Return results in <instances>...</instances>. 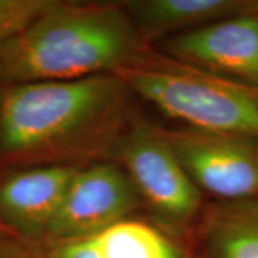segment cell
I'll use <instances>...</instances> for the list:
<instances>
[{
  "label": "cell",
  "instance_id": "cell-1",
  "mask_svg": "<svg viewBox=\"0 0 258 258\" xmlns=\"http://www.w3.org/2000/svg\"><path fill=\"white\" fill-rule=\"evenodd\" d=\"M132 96L116 74L0 85V169L113 155Z\"/></svg>",
  "mask_w": 258,
  "mask_h": 258
},
{
  "label": "cell",
  "instance_id": "cell-7",
  "mask_svg": "<svg viewBox=\"0 0 258 258\" xmlns=\"http://www.w3.org/2000/svg\"><path fill=\"white\" fill-rule=\"evenodd\" d=\"M154 50L207 74L258 86V9L165 37Z\"/></svg>",
  "mask_w": 258,
  "mask_h": 258
},
{
  "label": "cell",
  "instance_id": "cell-10",
  "mask_svg": "<svg viewBox=\"0 0 258 258\" xmlns=\"http://www.w3.org/2000/svg\"><path fill=\"white\" fill-rule=\"evenodd\" d=\"M120 3L147 43L258 9V0H125Z\"/></svg>",
  "mask_w": 258,
  "mask_h": 258
},
{
  "label": "cell",
  "instance_id": "cell-12",
  "mask_svg": "<svg viewBox=\"0 0 258 258\" xmlns=\"http://www.w3.org/2000/svg\"><path fill=\"white\" fill-rule=\"evenodd\" d=\"M55 0H0V52Z\"/></svg>",
  "mask_w": 258,
  "mask_h": 258
},
{
  "label": "cell",
  "instance_id": "cell-4",
  "mask_svg": "<svg viewBox=\"0 0 258 258\" xmlns=\"http://www.w3.org/2000/svg\"><path fill=\"white\" fill-rule=\"evenodd\" d=\"M112 157L126 171L142 205L161 230L178 240L198 222L207 205L204 194L185 171L162 129L132 119Z\"/></svg>",
  "mask_w": 258,
  "mask_h": 258
},
{
  "label": "cell",
  "instance_id": "cell-6",
  "mask_svg": "<svg viewBox=\"0 0 258 258\" xmlns=\"http://www.w3.org/2000/svg\"><path fill=\"white\" fill-rule=\"evenodd\" d=\"M141 207L135 186L116 161L79 165L43 245L91 237L132 218Z\"/></svg>",
  "mask_w": 258,
  "mask_h": 258
},
{
  "label": "cell",
  "instance_id": "cell-2",
  "mask_svg": "<svg viewBox=\"0 0 258 258\" xmlns=\"http://www.w3.org/2000/svg\"><path fill=\"white\" fill-rule=\"evenodd\" d=\"M148 43L120 2L55 0L0 52V85L116 74Z\"/></svg>",
  "mask_w": 258,
  "mask_h": 258
},
{
  "label": "cell",
  "instance_id": "cell-5",
  "mask_svg": "<svg viewBox=\"0 0 258 258\" xmlns=\"http://www.w3.org/2000/svg\"><path fill=\"white\" fill-rule=\"evenodd\" d=\"M162 131L201 192L215 201L258 198V139L185 126Z\"/></svg>",
  "mask_w": 258,
  "mask_h": 258
},
{
  "label": "cell",
  "instance_id": "cell-3",
  "mask_svg": "<svg viewBox=\"0 0 258 258\" xmlns=\"http://www.w3.org/2000/svg\"><path fill=\"white\" fill-rule=\"evenodd\" d=\"M138 96L185 128L258 139V86L207 74L148 49L116 72Z\"/></svg>",
  "mask_w": 258,
  "mask_h": 258
},
{
  "label": "cell",
  "instance_id": "cell-11",
  "mask_svg": "<svg viewBox=\"0 0 258 258\" xmlns=\"http://www.w3.org/2000/svg\"><path fill=\"white\" fill-rule=\"evenodd\" d=\"M188 249L192 258H258V198L207 204Z\"/></svg>",
  "mask_w": 258,
  "mask_h": 258
},
{
  "label": "cell",
  "instance_id": "cell-13",
  "mask_svg": "<svg viewBox=\"0 0 258 258\" xmlns=\"http://www.w3.org/2000/svg\"><path fill=\"white\" fill-rule=\"evenodd\" d=\"M0 258H47L40 245L30 244L0 228Z\"/></svg>",
  "mask_w": 258,
  "mask_h": 258
},
{
  "label": "cell",
  "instance_id": "cell-8",
  "mask_svg": "<svg viewBox=\"0 0 258 258\" xmlns=\"http://www.w3.org/2000/svg\"><path fill=\"white\" fill-rule=\"evenodd\" d=\"M79 165L0 169V228L42 247Z\"/></svg>",
  "mask_w": 258,
  "mask_h": 258
},
{
  "label": "cell",
  "instance_id": "cell-9",
  "mask_svg": "<svg viewBox=\"0 0 258 258\" xmlns=\"http://www.w3.org/2000/svg\"><path fill=\"white\" fill-rule=\"evenodd\" d=\"M47 258H192L157 224L128 218L81 240L42 245Z\"/></svg>",
  "mask_w": 258,
  "mask_h": 258
}]
</instances>
